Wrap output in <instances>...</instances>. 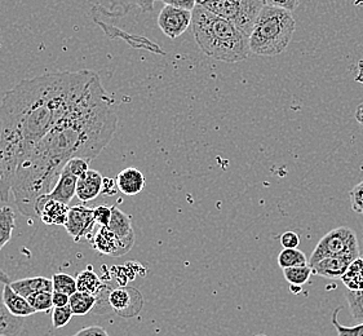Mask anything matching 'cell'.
Returning <instances> with one entry per match:
<instances>
[{
    "instance_id": "13",
    "label": "cell",
    "mask_w": 363,
    "mask_h": 336,
    "mask_svg": "<svg viewBox=\"0 0 363 336\" xmlns=\"http://www.w3.org/2000/svg\"><path fill=\"white\" fill-rule=\"evenodd\" d=\"M110 230L123 242L124 245L132 249L135 245V230L132 228L131 216L124 213L116 206L111 207V220L109 224Z\"/></svg>"
},
{
    "instance_id": "12",
    "label": "cell",
    "mask_w": 363,
    "mask_h": 336,
    "mask_svg": "<svg viewBox=\"0 0 363 336\" xmlns=\"http://www.w3.org/2000/svg\"><path fill=\"white\" fill-rule=\"evenodd\" d=\"M359 256L342 255L326 257L312 267L313 274L328 279H342L344 273L348 269L349 265Z\"/></svg>"
},
{
    "instance_id": "38",
    "label": "cell",
    "mask_w": 363,
    "mask_h": 336,
    "mask_svg": "<svg viewBox=\"0 0 363 336\" xmlns=\"http://www.w3.org/2000/svg\"><path fill=\"white\" fill-rule=\"evenodd\" d=\"M166 6H172V7L182 8L186 11H191L196 7V0H160Z\"/></svg>"
},
{
    "instance_id": "11",
    "label": "cell",
    "mask_w": 363,
    "mask_h": 336,
    "mask_svg": "<svg viewBox=\"0 0 363 336\" xmlns=\"http://www.w3.org/2000/svg\"><path fill=\"white\" fill-rule=\"evenodd\" d=\"M91 245L102 255L119 257L131 251V249H128L123 242L110 230L109 228L105 227H100L97 233L94 235V238L91 240Z\"/></svg>"
},
{
    "instance_id": "42",
    "label": "cell",
    "mask_w": 363,
    "mask_h": 336,
    "mask_svg": "<svg viewBox=\"0 0 363 336\" xmlns=\"http://www.w3.org/2000/svg\"><path fill=\"white\" fill-rule=\"evenodd\" d=\"M290 290H291V293H301V290H303V287H301V286L291 285Z\"/></svg>"
},
{
    "instance_id": "41",
    "label": "cell",
    "mask_w": 363,
    "mask_h": 336,
    "mask_svg": "<svg viewBox=\"0 0 363 336\" xmlns=\"http://www.w3.org/2000/svg\"><path fill=\"white\" fill-rule=\"evenodd\" d=\"M53 307L61 308L69 306V301H70V296L66 295V293H56L53 291Z\"/></svg>"
},
{
    "instance_id": "3",
    "label": "cell",
    "mask_w": 363,
    "mask_h": 336,
    "mask_svg": "<svg viewBox=\"0 0 363 336\" xmlns=\"http://www.w3.org/2000/svg\"><path fill=\"white\" fill-rule=\"evenodd\" d=\"M191 13L193 35L204 55L228 64L247 59L250 38L243 31L203 6L196 4Z\"/></svg>"
},
{
    "instance_id": "43",
    "label": "cell",
    "mask_w": 363,
    "mask_h": 336,
    "mask_svg": "<svg viewBox=\"0 0 363 336\" xmlns=\"http://www.w3.org/2000/svg\"><path fill=\"white\" fill-rule=\"evenodd\" d=\"M256 336H267V335H264V334H259V335H256Z\"/></svg>"
},
{
    "instance_id": "36",
    "label": "cell",
    "mask_w": 363,
    "mask_h": 336,
    "mask_svg": "<svg viewBox=\"0 0 363 336\" xmlns=\"http://www.w3.org/2000/svg\"><path fill=\"white\" fill-rule=\"evenodd\" d=\"M265 6H270V7L282 8L289 12H295L298 6L300 0H262Z\"/></svg>"
},
{
    "instance_id": "1",
    "label": "cell",
    "mask_w": 363,
    "mask_h": 336,
    "mask_svg": "<svg viewBox=\"0 0 363 336\" xmlns=\"http://www.w3.org/2000/svg\"><path fill=\"white\" fill-rule=\"evenodd\" d=\"M114 105L97 75L80 103L18 164L11 191L23 216L38 218L39 198L53 189L67 162H92L109 145L118 125Z\"/></svg>"
},
{
    "instance_id": "10",
    "label": "cell",
    "mask_w": 363,
    "mask_h": 336,
    "mask_svg": "<svg viewBox=\"0 0 363 336\" xmlns=\"http://www.w3.org/2000/svg\"><path fill=\"white\" fill-rule=\"evenodd\" d=\"M78 180L79 179L77 176L73 175L67 168L64 167L61 175H60L57 181H56L55 186H53V189L48 194L39 198L38 202L53 199V201H58V202H62V203L69 206V203L72 202V199L77 196Z\"/></svg>"
},
{
    "instance_id": "30",
    "label": "cell",
    "mask_w": 363,
    "mask_h": 336,
    "mask_svg": "<svg viewBox=\"0 0 363 336\" xmlns=\"http://www.w3.org/2000/svg\"><path fill=\"white\" fill-rule=\"evenodd\" d=\"M53 293H39L30 296L28 301L35 312H50L53 307Z\"/></svg>"
},
{
    "instance_id": "31",
    "label": "cell",
    "mask_w": 363,
    "mask_h": 336,
    "mask_svg": "<svg viewBox=\"0 0 363 336\" xmlns=\"http://www.w3.org/2000/svg\"><path fill=\"white\" fill-rule=\"evenodd\" d=\"M342 308L335 309L333 315V325L337 331L339 336H363V323H358L356 326H342L340 322L337 321V313Z\"/></svg>"
},
{
    "instance_id": "14",
    "label": "cell",
    "mask_w": 363,
    "mask_h": 336,
    "mask_svg": "<svg viewBox=\"0 0 363 336\" xmlns=\"http://www.w3.org/2000/svg\"><path fill=\"white\" fill-rule=\"evenodd\" d=\"M69 210V206L53 199L40 201L37 205L38 218L47 225H65Z\"/></svg>"
},
{
    "instance_id": "35",
    "label": "cell",
    "mask_w": 363,
    "mask_h": 336,
    "mask_svg": "<svg viewBox=\"0 0 363 336\" xmlns=\"http://www.w3.org/2000/svg\"><path fill=\"white\" fill-rule=\"evenodd\" d=\"M94 215H95L96 224H100V227H109L110 220H111V207L99 206L94 208Z\"/></svg>"
},
{
    "instance_id": "5",
    "label": "cell",
    "mask_w": 363,
    "mask_h": 336,
    "mask_svg": "<svg viewBox=\"0 0 363 336\" xmlns=\"http://www.w3.org/2000/svg\"><path fill=\"white\" fill-rule=\"evenodd\" d=\"M199 6L230 22L250 38L255 21L265 4L262 0H204Z\"/></svg>"
},
{
    "instance_id": "24",
    "label": "cell",
    "mask_w": 363,
    "mask_h": 336,
    "mask_svg": "<svg viewBox=\"0 0 363 336\" xmlns=\"http://www.w3.org/2000/svg\"><path fill=\"white\" fill-rule=\"evenodd\" d=\"M96 306V296L88 293H77L70 296L69 307L72 308L74 315H86L94 310Z\"/></svg>"
},
{
    "instance_id": "32",
    "label": "cell",
    "mask_w": 363,
    "mask_h": 336,
    "mask_svg": "<svg viewBox=\"0 0 363 336\" xmlns=\"http://www.w3.org/2000/svg\"><path fill=\"white\" fill-rule=\"evenodd\" d=\"M73 310L69 306L66 307L55 308L52 312V326L55 329H61L66 326L73 318Z\"/></svg>"
},
{
    "instance_id": "40",
    "label": "cell",
    "mask_w": 363,
    "mask_h": 336,
    "mask_svg": "<svg viewBox=\"0 0 363 336\" xmlns=\"http://www.w3.org/2000/svg\"><path fill=\"white\" fill-rule=\"evenodd\" d=\"M116 189H118V185H116V180L109 179V177H104V183H102V194L105 196H116Z\"/></svg>"
},
{
    "instance_id": "17",
    "label": "cell",
    "mask_w": 363,
    "mask_h": 336,
    "mask_svg": "<svg viewBox=\"0 0 363 336\" xmlns=\"http://www.w3.org/2000/svg\"><path fill=\"white\" fill-rule=\"evenodd\" d=\"M0 284L11 285V279L7 273L0 269ZM23 327L22 318L15 317L8 312L7 307L3 299H0V335L17 336Z\"/></svg>"
},
{
    "instance_id": "4",
    "label": "cell",
    "mask_w": 363,
    "mask_h": 336,
    "mask_svg": "<svg viewBox=\"0 0 363 336\" xmlns=\"http://www.w3.org/2000/svg\"><path fill=\"white\" fill-rule=\"evenodd\" d=\"M296 29L289 11L264 6L250 35V52L257 56H277L286 51Z\"/></svg>"
},
{
    "instance_id": "27",
    "label": "cell",
    "mask_w": 363,
    "mask_h": 336,
    "mask_svg": "<svg viewBox=\"0 0 363 336\" xmlns=\"http://www.w3.org/2000/svg\"><path fill=\"white\" fill-rule=\"evenodd\" d=\"M53 282V291L56 293H62L72 296L78 291L77 289V279L66 274V273H57L52 277Z\"/></svg>"
},
{
    "instance_id": "6",
    "label": "cell",
    "mask_w": 363,
    "mask_h": 336,
    "mask_svg": "<svg viewBox=\"0 0 363 336\" xmlns=\"http://www.w3.org/2000/svg\"><path fill=\"white\" fill-rule=\"evenodd\" d=\"M342 255L359 256L356 232L348 227L335 228L328 232L313 250L309 265L313 267L326 257Z\"/></svg>"
},
{
    "instance_id": "28",
    "label": "cell",
    "mask_w": 363,
    "mask_h": 336,
    "mask_svg": "<svg viewBox=\"0 0 363 336\" xmlns=\"http://www.w3.org/2000/svg\"><path fill=\"white\" fill-rule=\"evenodd\" d=\"M349 309L354 321L363 323V290L349 291L345 293Z\"/></svg>"
},
{
    "instance_id": "25",
    "label": "cell",
    "mask_w": 363,
    "mask_h": 336,
    "mask_svg": "<svg viewBox=\"0 0 363 336\" xmlns=\"http://www.w3.org/2000/svg\"><path fill=\"white\" fill-rule=\"evenodd\" d=\"M278 265L284 271L286 268L309 265V262L303 251L298 249H284L278 256Z\"/></svg>"
},
{
    "instance_id": "15",
    "label": "cell",
    "mask_w": 363,
    "mask_h": 336,
    "mask_svg": "<svg viewBox=\"0 0 363 336\" xmlns=\"http://www.w3.org/2000/svg\"><path fill=\"white\" fill-rule=\"evenodd\" d=\"M104 177L99 171L88 169L83 176H80L77 185V197L80 202L87 203L94 201L101 194Z\"/></svg>"
},
{
    "instance_id": "19",
    "label": "cell",
    "mask_w": 363,
    "mask_h": 336,
    "mask_svg": "<svg viewBox=\"0 0 363 336\" xmlns=\"http://www.w3.org/2000/svg\"><path fill=\"white\" fill-rule=\"evenodd\" d=\"M1 299L4 301L8 312L15 317L23 318V317H29V315H35V309L30 306L29 301L25 298H22L21 295L13 291V289L11 285H4L3 287V295Z\"/></svg>"
},
{
    "instance_id": "44",
    "label": "cell",
    "mask_w": 363,
    "mask_h": 336,
    "mask_svg": "<svg viewBox=\"0 0 363 336\" xmlns=\"http://www.w3.org/2000/svg\"><path fill=\"white\" fill-rule=\"evenodd\" d=\"M0 336H6V335H0Z\"/></svg>"
},
{
    "instance_id": "29",
    "label": "cell",
    "mask_w": 363,
    "mask_h": 336,
    "mask_svg": "<svg viewBox=\"0 0 363 336\" xmlns=\"http://www.w3.org/2000/svg\"><path fill=\"white\" fill-rule=\"evenodd\" d=\"M114 289H111L110 285H104L101 291L96 295V306L94 308V312L97 315H106L109 312H113L111 306H110L109 296L111 291Z\"/></svg>"
},
{
    "instance_id": "26",
    "label": "cell",
    "mask_w": 363,
    "mask_h": 336,
    "mask_svg": "<svg viewBox=\"0 0 363 336\" xmlns=\"http://www.w3.org/2000/svg\"><path fill=\"white\" fill-rule=\"evenodd\" d=\"M284 276L286 281L294 286H303L309 282L313 276V269L311 265H303V267H292L284 269Z\"/></svg>"
},
{
    "instance_id": "8",
    "label": "cell",
    "mask_w": 363,
    "mask_h": 336,
    "mask_svg": "<svg viewBox=\"0 0 363 336\" xmlns=\"http://www.w3.org/2000/svg\"><path fill=\"white\" fill-rule=\"evenodd\" d=\"M191 11L164 6L158 16V26L166 37L176 39L182 37V34L189 29L191 26Z\"/></svg>"
},
{
    "instance_id": "9",
    "label": "cell",
    "mask_w": 363,
    "mask_h": 336,
    "mask_svg": "<svg viewBox=\"0 0 363 336\" xmlns=\"http://www.w3.org/2000/svg\"><path fill=\"white\" fill-rule=\"evenodd\" d=\"M109 301L113 312L125 318L138 315L144 306L143 295L132 287L114 289L110 293Z\"/></svg>"
},
{
    "instance_id": "20",
    "label": "cell",
    "mask_w": 363,
    "mask_h": 336,
    "mask_svg": "<svg viewBox=\"0 0 363 336\" xmlns=\"http://www.w3.org/2000/svg\"><path fill=\"white\" fill-rule=\"evenodd\" d=\"M113 8V12L109 15L123 17L132 9H140L143 12L153 11L155 0H108Z\"/></svg>"
},
{
    "instance_id": "18",
    "label": "cell",
    "mask_w": 363,
    "mask_h": 336,
    "mask_svg": "<svg viewBox=\"0 0 363 336\" xmlns=\"http://www.w3.org/2000/svg\"><path fill=\"white\" fill-rule=\"evenodd\" d=\"M11 287L25 299L39 293H53V282L45 277L23 278L12 282Z\"/></svg>"
},
{
    "instance_id": "2",
    "label": "cell",
    "mask_w": 363,
    "mask_h": 336,
    "mask_svg": "<svg viewBox=\"0 0 363 336\" xmlns=\"http://www.w3.org/2000/svg\"><path fill=\"white\" fill-rule=\"evenodd\" d=\"M91 70L44 74L23 79L0 103V198L7 202L16 169L86 95Z\"/></svg>"
},
{
    "instance_id": "33",
    "label": "cell",
    "mask_w": 363,
    "mask_h": 336,
    "mask_svg": "<svg viewBox=\"0 0 363 336\" xmlns=\"http://www.w3.org/2000/svg\"><path fill=\"white\" fill-rule=\"evenodd\" d=\"M349 198H350L352 210L356 213L363 215V180L361 183L357 184L353 189L350 190Z\"/></svg>"
},
{
    "instance_id": "22",
    "label": "cell",
    "mask_w": 363,
    "mask_h": 336,
    "mask_svg": "<svg viewBox=\"0 0 363 336\" xmlns=\"http://www.w3.org/2000/svg\"><path fill=\"white\" fill-rule=\"evenodd\" d=\"M75 279H77V289L79 293H88V295H94V296L100 293L102 287L105 285L95 271H92L91 269L80 271L78 277Z\"/></svg>"
},
{
    "instance_id": "23",
    "label": "cell",
    "mask_w": 363,
    "mask_h": 336,
    "mask_svg": "<svg viewBox=\"0 0 363 336\" xmlns=\"http://www.w3.org/2000/svg\"><path fill=\"white\" fill-rule=\"evenodd\" d=\"M15 229V212L9 206L0 207V251L12 238Z\"/></svg>"
},
{
    "instance_id": "21",
    "label": "cell",
    "mask_w": 363,
    "mask_h": 336,
    "mask_svg": "<svg viewBox=\"0 0 363 336\" xmlns=\"http://www.w3.org/2000/svg\"><path fill=\"white\" fill-rule=\"evenodd\" d=\"M342 284L349 291L363 290V257H357L342 277Z\"/></svg>"
},
{
    "instance_id": "34",
    "label": "cell",
    "mask_w": 363,
    "mask_h": 336,
    "mask_svg": "<svg viewBox=\"0 0 363 336\" xmlns=\"http://www.w3.org/2000/svg\"><path fill=\"white\" fill-rule=\"evenodd\" d=\"M89 163L91 162L84 159V158H74L72 161L66 163L65 167L79 179L80 176L84 175L89 169Z\"/></svg>"
},
{
    "instance_id": "16",
    "label": "cell",
    "mask_w": 363,
    "mask_h": 336,
    "mask_svg": "<svg viewBox=\"0 0 363 336\" xmlns=\"http://www.w3.org/2000/svg\"><path fill=\"white\" fill-rule=\"evenodd\" d=\"M118 190L122 191L124 196H136L145 188V176L135 167L124 168L116 179Z\"/></svg>"
},
{
    "instance_id": "39",
    "label": "cell",
    "mask_w": 363,
    "mask_h": 336,
    "mask_svg": "<svg viewBox=\"0 0 363 336\" xmlns=\"http://www.w3.org/2000/svg\"><path fill=\"white\" fill-rule=\"evenodd\" d=\"M74 336H109V334L100 326H88L80 330L79 332H77Z\"/></svg>"
},
{
    "instance_id": "37",
    "label": "cell",
    "mask_w": 363,
    "mask_h": 336,
    "mask_svg": "<svg viewBox=\"0 0 363 336\" xmlns=\"http://www.w3.org/2000/svg\"><path fill=\"white\" fill-rule=\"evenodd\" d=\"M281 245L284 249H298V245H300V237L298 233L295 232H284L281 235Z\"/></svg>"
},
{
    "instance_id": "7",
    "label": "cell",
    "mask_w": 363,
    "mask_h": 336,
    "mask_svg": "<svg viewBox=\"0 0 363 336\" xmlns=\"http://www.w3.org/2000/svg\"><path fill=\"white\" fill-rule=\"evenodd\" d=\"M95 225L94 208L78 205L70 207L64 227L74 241L80 242L83 238H87L89 241L92 240Z\"/></svg>"
}]
</instances>
